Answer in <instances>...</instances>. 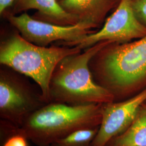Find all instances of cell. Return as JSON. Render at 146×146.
<instances>
[{"mask_svg": "<svg viewBox=\"0 0 146 146\" xmlns=\"http://www.w3.org/2000/svg\"><path fill=\"white\" fill-rule=\"evenodd\" d=\"M111 42H99L82 54L69 56L62 60L52 75L49 102L78 105L113 102L114 95L94 81L88 68L92 58Z\"/></svg>", "mask_w": 146, "mask_h": 146, "instance_id": "obj_1", "label": "cell"}, {"mask_svg": "<svg viewBox=\"0 0 146 146\" xmlns=\"http://www.w3.org/2000/svg\"><path fill=\"white\" fill-rule=\"evenodd\" d=\"M102 106L49 102L29 115L20 128L36 146H50L74 131L99 126Z\"/></svg>", "mask_w": 146, "mask_h": 146, "instance_id": "obj_2", "label": "cell"}, {"mask_svg": "<svg viewBox=\"0 0 146 146\" xmlns=\"http://www.w3.org/2000/svg\"><path fill=\"white\" fill-rule=\"evenodd\" d=\"M81 52L76 46L50 48L36 46L15 34L0 48V62L32 78L49 103V87L56 67L64 58Z\"/></svg>", "mask_w": 146, "mask_h": 146, "instance_id": "obj_3", "label": "cell"}, {"mask_svg": "<svg viewBox=\"0 0 146 146\" xmlns=\"http://www.w3.org/2000/svg\"><path fill=\"white\" fill-rule=\"evenodd\" d=\"M103 67L105 81L117 92L146 78V36L112 48L104 57Z\"/></svg>", "mask_w": 146, "mask_h": 146, "instance_id": "obj_4", "label": "cell"}, {"mask_svg": "<svg viewBox=\"0 0 146 146\" xmlns=\"http://www.w3.org/2000/svg\"><path fill=\"white\" fill-rule=\"evenodd\" d=\"M8 20L21 33L22 36L37 46H47L58 40H64L69 45L75 44L90 33L91 24L80 22L72 26H61L31 18L26 13L19 16L9 14Z\"/></svg>", "mask_w": 146, "mask_h": 146, "instance_id": "obj_5", "label": "cell"}, {"mask_svg": "<svg viewBox=\"0 0 146 146\" xmlns=\"http://www.w3.org/2000/svg\"><path fill=\"white\" fill-rule=\"evenodd\" d=\"M146 36V27L136 16L132 0H121L117 8L107 19L101 30L87 35L75 46L81 49L102 41H127Z\"/></svg>", "mask_w": 146, "mask_h": 146, "instance_id": "obj_6", "label": "cell"}, {"mask_svg": "<svg viewBox=\"0 0 146 146\" xmlns=\"http://www.w3.org/2000/svg\"><path fill=\"white\" fill-rule=\"evenodd\" d=\"M47 104L42 94H35L17 78L2 75L0 79V117L21 127L32 113Z\"/></svg>", "mask_w": 146, "mask_h": 146, "instance_id": "obj_7", "label": "cell"}, {"mask_svg": "<svg viewBox=\"0 0 146 146\" xmlns=\"http://www.w3.org/2000/svg\"><path fill=\"white\" fill-rule=\"evenodd\" d=\"M146 101V89L125 101L102 104L101 122L92 146H107L110 141L125 131Z\"/></svg>", "mask_w": 146, "mask_h": 146, "instance_id": "obj_8", "label": "cell"}, {"mask_svg": "<svg viewBox=\"0 0 146 146\" xmlns=\"http://www.w3.org/2000/svg\"><path fill=\"white\" fill-rule=\"evenodd\" d=\"M14 13L31 9H36L48 21L61 26H72L80 22L78 18L65 11L58 0H15Z\"/></svg>", "mask_w": 146, "mask_h": 146, "instance_id": "obj_9", "label": "cell"}, {"mask_svg": "<svg viewBox=\"0 0 146 146\" xmlns=\"http://www.w3.org/2000/svg\"><path fill=\"white\" fill-rule=\"evenodd\" d=\"M60 5L80 22L95 27L111 4V0H60Z\"/></svg>", "mask_w": 146, "mask_h": 146, "instance_id": "obj_10", "label": "cell"}, {"mask_svg": "<svg viewBox=\"0 0 146 146\" xmlns=\"http://www.w3.org/2000/svg\"><path fill=\"white\" fill-rule=\"evenodd\" d=\"M107 146H146V106L142 105L129 127Z\"/></svg>", "mask_w": 146, "mask_h": 146, "instance_id": "obj_11", "label": "cell"}, {"mask_svg": "<svg viewBox=\"0 0 146 146\" xmlns=\"http://www.w3.org/2000/svg\"><path fill=\"white\" fill-rule=\"evenodd\" d=\"M0 139L1 146H29V140L20 127L2 119L0 120Z\"/></svg>", "mask_w": 146, "mask_h": 146, "instance_id": "obj_12", "label": "cell"}, {"mask_svg": "<svg viewBox=\"0 0 146 146\" xmlns=\"http://www.w3.org/2000/svg\"><path fill=\"white\" fill-rule=\"evenodd\" d=\"M99 126L84 128L74 131L54 142L50 146H92Z\"/></svg>", "mask_w": 146, "mask_h": 146, "instance_id": "obj_13", "label": "cell"}, {"mask_svg": "<svg viewBox=\"0 0 146 146\" xmlns=\"http://www.w3.org/2000/svg\"><path fill=\"white\" fill-rule=\"evenodd\" d=\"M132 5L138 19L146 23V0H132Z\"/></svg>", "mask_w": 146, "mask_h": 146, "instance_id": "obj_14", "label": "cell"}, {"mask_svg": "<svg viewBox=\"0 0 146 146\" xmlns=\"http://www.w3.org/2000/svg\"><path fill=\"white\" fill-rule=\"evenodd\" d=\"M15 0H0V13L3 14L9 7L13 6Z\"/></svg>", "mask_w": 146, "mask_h": 146, "instance_id": "obj_15", "label": "cell"}, {"mask_svg": "<svg viewBox=\"0 0 146 146\" xmlns=\"http://www.w3.org/2000/svg\"><path fill=\"white\" fill-rule=\"evenodd\" d=\"M58 1H60V0H58Z\"/></svg>", "mask_w": 146, "mask_h": 146, "instance_id": "obj_16", "label": "cell"}]
</instances>
